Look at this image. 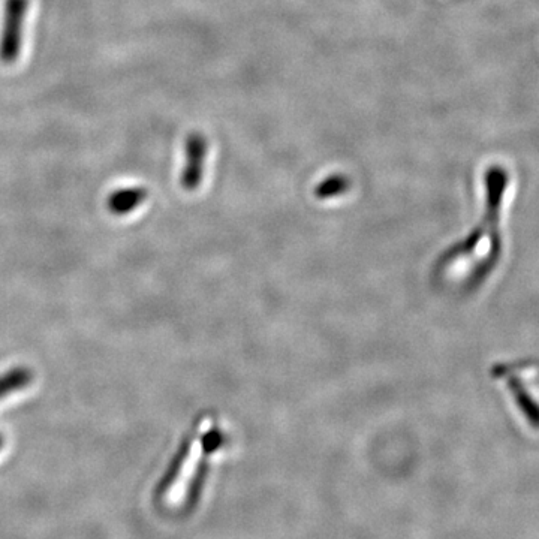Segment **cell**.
Returning a JSON list of instances; mask_svg holds the SVG:
<instances>
[{"instance_id": "7a4b0ae2", "label": "cell", "mask_w": 539, "mask_h": 539, "mask_svg": "<svg viewBox=\"0 0 539 539\" xmlns=\"http://www.w3.org/2000/svg\"><path fill=\"white\" fill-rule=\"evenodd\" d=\"M207 155H209L207 138L200 132L189 135L185 146V168L180 177V182L186 191H195L203 182Z\"/></svg>"}, {"instance_id": "6da1fadb", "label": "cell", "mask_w": 539, "mask_h": 539, "mask_svg": "<svg viewBox=\"0 0 539 539\" xmlns=\"http://www.w3.org/2000/svg\"><path fill=\"white\" fill-rule=\"evenodd\" d=\"M29 11V0H6L0 33V60L11 65L18 59L23 42V27Z\"/></svg>"}, {"instance_id": "8992f818", "label": "cell", "mask_w": 539, "mask_h": 539, "mask_svg": "<svg viewBox=\"0 0 539 539\" xmlns=\"http://www.w3.org/2000/svg\"><path fill=\"white\" fill-rule=\"evenodd\" d=\"M349 186H351V182H349L348 177L342 176V174H333L316 186L315 195L319 200L339 197L348 191Z\"/></svg>"}, {"instance_id": "3957f363", "label": "cell", "mask_w": 539, "mask_h": 539, "mask_svg": "<svg viewBox=\"0 0 539 539\" xmlns=\"http://www.w3.org/2000/svg\"><path fill=\"white\" fill-rule=\"evenodd\" d=\"M147 191L143 188H125L114 191L108 197L107 206L114 215H128L146 201Z\"/></svg>"}, {"instance_id": "52a82bcc", "label": "cell", "mask_w": 539, "mask_h": 539, "mask_svg": "<svg viewBox=\"0 0 539 539\" xmlns=\"http://www.w3.org/2000/svg\"><path fill=\"white\" fill-rule=\"evenodd\" d=\"M2 447H3V438L2 436H0V450H2Z\"/></svg>"}, {"instance_id": "5b68a950", "label": "cell", "mask_w": 539, "mask_h": 539, "mask_svg": "<svg viewBox=\"0 0 539 539\" xmlns=\"http://www.w3.org/2000/svg\"><path fill=\"white\" fill-rule=\"evenodd\" d=\"M32 370L27 367H15L8 370L5 375L0 376V399L8 396L9 393L21 390L32 382Z\"/></svg>"}, {"instance_id": "277c9868", "label": "cell", "mask_w": 539, "mask_h": 539, "mask_svg": "<svg viewBox=\"0 0 539 539\" xmlns=\"http://www.w3.org/2000/svg\"><path fill=\"white\" fill-rule=\"evenodd\" d=\"M510 390L513 393L514 400L519 405L520 411L528 418L529 423L534 427H539V405L532 399L522 382L519 379H511Z\"/></svg>"}]
</instances>
